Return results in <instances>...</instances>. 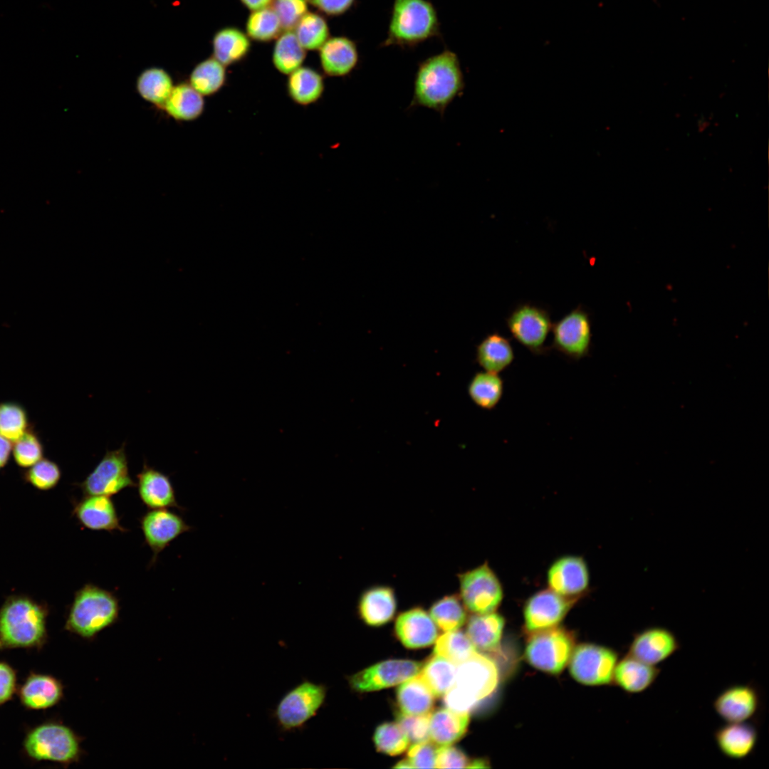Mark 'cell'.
<instances>
[{
	"mask_svg": "<svg viewBox=\"0 0 769 769\" xmlns=\"http://www.w3.org/2000/svg\"><path fill=\"white\" fill-rule=\"evenodd\" d=\"M85 496H112L121 491L136 486L130 475L125 443L115 449L107 451L93 471L78 483Z\"/></svg>",
	"mask_w": 769,
	"mask_h": 769,
	"instance_id": "obj_10",
	"label": "cell"
},
{
	"mask_svg": "<svg viewBox=\"0 0 769 769\" xmlns=\"http://www.w3.org/2000/svg\"><path fill=\"white\" fill-rule=\"evenodd\" d=\"M661 669L656 666L644 663L628 654L617 663L613 679L625 692L641 694L649 689L656 681Z\"/></svg>",
	"mask_w": 769,
	"mask_h": 769,
	"instance_id": "obj_26",
	"label": "cell"
},
{
	"mask_svg": "<svg viewBox=\"0 0 769 769\" xmlns=\"http://www.w3.org/2000/svg\"><path fill=\"white\" fill-rule=\"evenodd\" d=\"M394 768H413L412 764L410 763V762L409 761L408 759H404V760H402L398 762L394 766Z\"/></svg>",
	"mask_w": 769,
	"mask_h": 769,
	"instance_id": "obj_57",
	"label": "cell"
},
{
	"mask_svg": "<svg viewBox=\"0 0 769 769\" xmlns=\"http://www.w3.org/2000/svg\"><path fill=\"white\" fill-rule=\"evenodd\" d=\"M25 748L36 759L63 763L75 761L81 753L79 737L70 728L55 723L33 730L26 740Z\"/></svg>",
	"mask_w": 769,
	"mask_h": 769,
	"instance_id": "obj_11",
	"label": "cell"
},
{
	"mask_svg": "<svg viewBox=\"0 0 769 769\" xmlns=\"http://www.w3.org/2000/svg\"><path fill=\"white\" fill-rule=\"evenodd\" d=\"M248 36L236 28L219 30L212 40L214 58L221 63L230 66L241 61L250 49Z\"/></svg>",
	"mask_w": 769,
	"mask_h": 769,
	"instance_id": "obj_35",
	"label": "cell"
},
{
	"mask_svg": "<svg viewBox=\"0 0 769 769\" xmlns=\"http://www.w3.org/2000/svg\"><path fill=\"white\" fill-rule=\"evenodd\" d=\"M422 664L407 659H390L375 664L348 678L357 692L377 691L397 685L417 675Z\"/></svg>",
	"mask_w": 769,
	"mask_h": 769,
	"instance_id": "obj_14",
	"label": "cell"
},
{
	"mask_svg": "<svg viewBox=\"0 0 769 769\" xmlns=\"http://www.w3.org/2000/svg\"><path fill=\"white\" fill-rule=\"evenodd\" d=\"M486 763H485L484 760H474V761H473L471 763H469V765L468 768H488V765H486Z\"/></svg>",
	"mask_w": 769,
	"mask_h": 769,
	"instance_id": "obj_56",
	"label": "cell"
},
{
	"mask_svg": "<svg viewBox=\"0 0 769 769\" xmlns=\"http://www.w3.org/2000/svg\"><path fill=\"white\" fill-rule=\"evenodd\" d=\"M576 602L577 600L562 596L548 587L535 592L524 605L525 629L532 633L558 626Z\"/></svg>",
	"mask_w": 769,
	"mask_h": 769,
	"instance_id": "obj_15",
	"label": "cell"
},
{
	"mask_svg": "<svg viewBox=\"0 0 769 769\" xmlns=\"http://www.w3.org/2000/svg\"><path fill=\"white\" fill-rule=\"evenodd\" d=\"M573 649L571 633L555 626L531 633L525 647V657L533 666L558 674L567 664Z\"/></svg>",
	"mask_w": 769,
	"mask_h": 769,
	"instance_id": "obj_7",
	"label": "cell"
},
{
	"mask_svg": "<svg viewBox=\"0 0 769 769\" xmlns=\"http://www.w3.org/2000/svg\"><path fill=\"white\" fill-rule=\"evenodd\" d=\"M305 49L298 41L294 31H286L277 39L273 52V63L281 73L289 75L303 63Z\"/></svg>",
	"mask_w": 769,
	"mask_h": 769,
	"instance_id": "obj_39",
	"label": "cell"
},
{
	"mask_svg": "<svg viewBox=\"0 0 769 769\" xmlns=\"http://www.w3.org/2000/svg\"><path fill=\"white\" fill-rule=\"evenodd\" d=\"M438 748L433 742L413 743L407 753V759L413 768H433L436 766V758Z\"/></svg>",
	"mask_w": 769,
	"mask_h": 769,
	"instance_id": "obj_50",
	"label": "cell"
},
{
	"mask_svg": "<svg viewBox=\"0 0 769 769\" xmlns=\"http://www.w3.org/2000/svg\"><path fill=\"white\" fill-rule=\"evenodd\" d=\"M286 89L295 103L308 106L322 97L325 90L324 78L315 69L300 66L288 75Z\"/></svg>",
	"mask_w": 769,
	"mask_h": 769,
	"instance_id": "obj_31",
	"label": "cell"
},
{
	"mask_svg": "<svg viewBox=\"0 0 769 769\" xmlns=\"http://www.w3.org/2000/svg\"><path fill=\"white\" fill-rule=\"evenodd\" d=\"M145 542L152 552L151 565L174 540L191 530L183 518L167 508L150 509L140 518Z\"/></svg>",
	"mask_w": 769,
	"mask_h": 769,
	"instance_id": "obj_17",
	"label": "cell"
},
{
	"mask_svg": "<svg viewBox=\"0 0 769 769\" xmlns=\"http://www.w3.org/2000/svg\"><path fill=\"white\" fill-rule=\"evenodd\" d=\"M136 477L139 497L147 508L184 510L177 503L174 488L168 475L145 461Z\"/></svg>",
	"mask_w": 769,
	"mask_h": 769,
	"instance_id": "obj_21",
	"label": "cell"
},
{
	"mask_svg": "<svg viewBox=\"0 0 769 769\" xmlns=\"http://www.w3.org/2000/svg\"><path fill=\"white\" fill-rule=\"evenodd\" d=\"M459 598L473 614L495 612L503 598L502 584L488 563L458 575Z\"/></svg>",
	"mask_w": 769,
	"mask_h": 769,
	"instance_id": "obj_8",
	"label": "cell"
},
{
	"mask_svg": "<svg viewBox=\"0 0 769 769\" xmlns=\"http://www.w3.org/2000/svg\"><path fill=\"white\" fill-rule=\"evenodd\" d=\"M469 722V712L439 708L430 714L429 740L437 746H450L464 735Z\"/></svg>",
	"mask_w": 769,
	"mask_h": 769,
	"instance_id": "obj_30",
	"label": "cell"
},
{
	"mask_svg": "<svg viewBox=\"0 0 769 769\" xmlns=\"http://www.w3.org/2000/svg\"><path fill=\"white\" fill-rule=\"evenodd\" d=\"M357 44L345 36L328 38L320 48V61L324 73L332 77L350 74L359 63Z\"/></svg>",
	"mask_w": 769,
	"mask_h": 769,
	"instance_id": "obj_24",
	"label": "cell"
},
{
	"mask_svg": "<svg viewBox=\"0 0 769 769\" xmlns=\"http://www.w3.org/2000/svg\"><path fill=\"white\" fill-rule=\"evenodd\" d=\"M374 741L378 751L390 755L401 754L410 743L402 728L394 723L380 725L375 732Z\"/></svg>",
	"mask_w": 769,
	"mask_h": 769,
	"instance_id": "obj_45",
	"label": "cell"
},
{
	"mask_svg": "<svg viewBox=\"0 0 769 769\" xmlns=\"http://www.w3.org/2000/svg\"><path fill=\"white\" fill-rule=\"evenodd\" d=\"M498 683L495 663L477 652L457 664L454 686L475 705L490 696Z\"/></svg>",
	"mask_w": 769,
	"mask_h": 769,
	"instance_id": "obj_13",
	"label": "cell"
},
{
	"mask_svg": "<svg viewBox=\"0 0 769 769\" xmlns=\"http://www.w3.org/2000/svg\"><path fill=\"white\" fill-rule=\"evenodd\" d=\"M120 609L115 593L87 583L75 593L66 628L84 639H93L117 621Z\"/></svg>",
	"mask_w": 769,
	"mask_h": 769,
	"instance_id": "obj_3",
	"label": "cell"
},
{
	"mask_svg": "<svg viewBox=\"0 0 769 769\" xmlns=\"http://www.w3.org/2000/svg\"><path fill=\"white\" fill-rule=\"evenodd\" d=\"M504 625L503 617L496 612L473 614L467 621L466 634L476 649L495 652L500 645Z\"/></svg>",
	"mask_w": 769,
	"mask_h": 769,
	"instance_id": "obj_29",
	"label": "cell"
},
{
	"mask_svg": "<svg viewBox=\"0 0 769 769\" xmlns=\"http://www.w3.org/2000/svg\"><path fill=\"white\" fill-rule=\"evenodd\" d=\"M62 686L55 679L42 675L30 677L21 689L23 703L33 708H44L56 704L61 698Z\"/></svg>",
	"mask_w": 769,
	"mask_h": 769,
	"instance_id": "obj_36",
	"label": "cell"
},
{
	"mask_svg": "<svg viewBox=\"0 0 769 769\" xmlns=\"http://www.w3.org/2000/svg\"><path fill=\"white\" fill-rule=\"evenodd\" d=\"M281 28L277 14L269 7L253 11L246 22L248 36L259 41L272 40L278 35Z\"/></svg>",
	"mask_w": 769,
	"mask_h": 769,
	"instance_id": "obj_44",
	"label": "cell"
},
{
	"mask_svg": "<svg viewBox=\"0 0 769 769\" xmlns=\"http://www.w3.org/2000/svg\"><path fill=\"white\" fill-rule=\"evenodd\" d=\"M504 381L499 374L485 370L476 372L467 386L469 398L478 407L491 411L501 402Z\"/></svg>",
	"mask_w": 769,
	"mask_h": 769,
	"instance_id": "obj_34",
	"label": "cell"
},
{
	"mask_svg": "<svg viewBox=\"0 0 769 769\" xmlns=\"http://www.w3.org/2000/svg\"><path fill=\"white\" fill-rule=\"evenodd\" d=\"M546 581L549 589L577 600L588 592L590 587L587 562L582 557L575 555L559 557L548 567Z\"/></svg>",
	"mask_w": 769,
	"mask_h": 769,
	"instance_id": "obj_16",
	"label": "cell"
},
{
	"mask_svg": "<svg viewBox=\"0 0 769 769\" xmlns=\"http://www.w3.org/2000/svg\"><path fill=\"white\" fill-rule=\"evenodd\" d=\"M28 419L24 407L14 402L0 404V435L14 442L28 430Z\"/></svg>",
	"mask_w": 769,
	"mask_h": 769,
	"instance_id": "obj_43",
	"label": "cell"
},
{
	"mask_svg": "<svg viewBox=\"0 0 769 769\" xmlns=\"http://www.w3.org/2000/svg\"><path fill=\"white\" fill-rule=\"evenodd\" d=\"M73 513L80 525L91 530L110 533L115 530L122 533L127 531L120 523L110 496H84L75 503Z\"/></svg>",
	"mask_w": 769,
	"mask_h": 769,
	"instance_id": "obj_20",
	"label": "cell"
},
{
	"mask_svg": "<svg viewBox=\"0 0 769 769\" xmlns=\"http://www.w3.org/2000/svg\"><path fill=\"white\" fill-rule=\"evenodd\" d=\"M464 78L456 53L445 49L418 65L409 108L422 107L443 115L461 95Z\"/></svg>",
	"mask_w": 769,
	"mask_h": 769,
	"instance_id": "obj_1",
	"label": "cell"
},
{
	"mask_svg": "<svg viewBox=\"0 0 769 769\" xmlns=\"http://www.w3.org/2000/svg\"><path fill=\"white\" fill-rule=\"evenodd\" d=\"M761 695L752 684H737L723 689L714 699L713 708L726 723L753 718L761 706Z\"/></svg>",
	"mask_w": 769,
	"mask_h": 769,
	"instance_id": "obj_18",
	"label": "cell"
},
{
	"mask_svg": "<svg viewBox=\"0 0 769 769\" xmlns=\"http://www.w3.org/2000/svg\"><path fill=\"white\" fill-rule=\"evenodd\" d=\"M271 4L286 31L294 28L308 9L306 0H273Z\"/></svg>",
	"mask_w": 769,
	"mask_h": 769,
	"instance_id": "obj_48",
	"label": "cell"
},
{
	"mask_svg": "<svg viewBox=\"0 0 769 769\" xmlns=\"http://www.w3.org/2000/svg\"><path fill=\"white\" fill-rule=\"evenodd\" d=\"M757 727L747 721L726 723L713 733L718 750L727 758L741 760L750 756L758 743Z\"/></svg>",
	"mask_w": 769,
	"mask_h": 769,
	"instance_id": "obj_22",
	"label": "cell"
},
{
	"mask_svg": "<svg viewBox=\"0 0 769 769\" xmlns=\"http://www.w3.org/2000/svg\"><path fill=\"white\" fill-rule=\"evenodd\" d=\"M514 360L511 340L497 331L486 335L476 347V361L485 371L500 374Z\"/></svg>",
	"mask_w": 769,
	"mask_h": 769,
	"instance_id": "obj_27",
	"label": "cell"
},
{
	"mask_svg": "<svg viewBox=\"0 0 769 769\" xmlns=\"http://www.w3.org/2000/svg\"><path fill=\"white\" fill-rule=\"evenodd\" d=\"M440 34L438 13L430 1L394 0L382 46L412 48Z\"/></svg>",
	"mask_w": 769,
	"mask_h": 769,
	"instance_id": "obj_2",
	"label": "cell"
},
{
	"mask_svg": "<svg viewBox=\"0 0 769 769\" xmlns=\"http://www.w3.org/2000/svg\"><path fill=\"white\" fill-rule=\"evenodd\" d=\"M328 688L308 679L288 690L273 711V718L282 732L301 730L324 705Z\"/></svg>",
	"mask_w": 769,
	"mask_h": 769,
	"instance_id": "obj_5",
	"label": "cell"
},
{
	"mask_svg": "<svg viewBox=\"0 0 769 769\" xmlns=\"http://www.w3.org/2000/svg\"><path fill=\"white\" fill-rule=\"evenodd\" d=\"M250 10L256 11L268 7L273 0H241Z\"/></svg>",
	"mask_w": 769,
	"mask_h": 769,
	"instance_id": "obj_55",
	"label": "cell"
},
{
	"mask_svg": "<svg viewBox=\"0 0 769 769\" xmlns=\"http://www.w3.org/2000/svg\"><path fill=\"white\" fill-rule=\"evenodd\" d=\"M434 697L419 674L403 681L397 691L399 707L402 713L408 715L429 713Z\"/></svg>",
	"mask_w": 769,
	"mask_h": 769,
	"instance_id": "obj_32",
	"label": "cell"
},
{
	"mask_svg": "<svg viewBox=\"0 0 769 769\" xmlns=\"http://www.w3.org/2000/svg\"><path fill=\"white\" fill-rule=\"evenodd\" d=\"M617 659V653L612 649L580 644L573 649L570 656V673L575 680L584 684H608L613 680Z\"/></svg>",
	"mask_w": 769,
	"mask_h": 769,
	"instance_id": "obj_12",
	"label": "cell"
},
{
	"mask_svg": "<svg viewBox=\"0 0 769 769\" xmlns=\"http://www.w3.org/2000/svg\"><path fill=\"white\" fill-rule=\"evenodd\" d=\"M323 12L331 15L343 14L353 6L355 0H310Z\"/></svg>",
	"mask_w": 769,
	"mask_h": 769,
	"instance_id": "obj_52",
	"label": "cell"
},
{
	"mask_svg": "<svg viewBox=\"0 0 769 769\" xmlns=\"http://www.w3.org/2000/svg\"><path fill=\"white\" fill-rule=\"evenodd\" d=\"M61 477L59 466L54 461L42 459L28 468L27 481L39 490H50L57 486Z\"/></svg>",
	"mask_w": 769,
	"mask_h": 769,
	"instance_id": "obj_47",
	"label": "cell"
},
{
	"mask_svg": "<svg viewBox=\"0 0 769 769\" xmlns=\"http://www.w3.org/2000/svg\"><path fill=\"white\" fill-rule=\"evenodd\" d=\"M681 649L676 635L659 626L647 627L634 634L628 654L648 664L656 666L672 656Z\"/></svg>",
	"mask_w": 769,
	"mask_h": 769,
	"instance_id": "obj_19",
	"label": "cell"
},
{
	"mask_svg": "<svg viewBox=\"0 0 769 769\" xmlns=\"http://www.w3.org/2000/svg\"><path fill=\"white\" fill-rule=\"evenodd\" d=\"M11 451V442L0 435V469L7 464Z\"/></svg>",
	"mask_w": 769,
	"mask_h": 769,
	"instance_id": "obj_54",
	"label": "cell"
},
{
	"mask_svg": "<svg viewBox=\"0 0 769 769\" xmlns=\"http://www.w3.org/2000/svg\"><path fill=\"white\" fill-rule=\"evenodd\" d=\"M294 33L306 50L320 49L329 37V28L321 16L307 12L295 26Z\"/></svg>",
	"mask_w": 769,
	"mask_h": 769,
	"instance_id": "obj_42",
	"label": "cell"
},
{
	"mask_svg": "<svg viewBox=\"0 0 769 769\" xmlns=\"http://www.w3.org/2000/svg\"><path fill=\"white\" fill-rule=\"evenodd\" d=\"M11 453L19 466L29 468L43 459V446L38 435L28 430L14 442Z\"/></svg>",
	"mask_w": 769,
	"mask_h": 769,
	"instance_id": "obj_46",
	"label": "cell"
},
{
	"mask_svg": "<svg viewBox=\"0 0 769 769\" xmlns=\"http://www.w3.org/2000/svg\"><path fill=\"white\" fill-rule=\"evenodd\" d=\"M361 619L367 625L379 627L392 619L397 610L394 590L387 585H376L365 590L357 605Z\"/></svg>",
	"mask_w": 769,
	"mask_h": 769,
	"instance_id": "obj_25",
	"label": "cell"
},
{
	"mask_svg": "<svg viewBox=\"0 0 769 769\" xmlns=\"http://www.w3.org/2000/svg\"><path fill=\"white\" fill-rule=\"evenodd\" d=\"M205 110L204 96L186 81L174 85L161 110L177 122L198 119Z\"/></svg>",
	"mask_w": 769,
	"mask_h": 769,
	"instance_id": "obj_28",
	"label": "cell"
},
{
	"mask_svg": "<svg viewBox=\"0 0 769 769\" xmlns=\"http://www.w3.org/2000/svg\"><path fill=\"white\" fill-rule=\"evenodd\" d=\"M512 338L535 355L550 350L546 341L553 323L549 310L531 303L518 304L505 319Z\"/></svg>",
	"mask_w": 769,
	"mask_h": 769,
	"instance_id": "obj_6",
	"label": "cell"
},
{
	"mask_svg": "<svg viewBox=\"0 0 769 769\" xmlns=\"http://www.w3.org/2000/svg\"><path fill=\"white\" fill-rule=\"evenodd\" d=\"M15 675L6 664L0 663V703L8 700L14 690Z\"/></svg>",
	"mask_w": 769,
	"mask_h": 769,
	"instance_id": "obj_53",
	"label": "cell"
},
{
	"mask_svg": "<svg viewBox=\"0 0 769 769\" xmlns=\"http://www.w3.org/2000/svg\"><path fill=\"white\" fill-rule=\"evenodd\" d=\"M469 763L466 755L455 747L444 746L438 748L436 768H468Z\"/></svg>",
	"mask_w": 769,
	"mask_h": 769,
	"instance_id": "obj_51",
	"label": "cell"
},
{
	"mask_svg": "<svg viewBox=\"0 0 769 769\" xmlns=\"http://www.w3.org/2000/svg\"><path fill=\"white\" fill-rule=\"evenodd\" d=\"M226 81V66L212 57L197 63L190 73L187 82L199 93L207 97L217 93Z\"/></svg>",
	"mask_w": 769,
	"mask_h": 769,
	"instance_id": "obj_37",
	"label": "cell"
},
{
	"mask_svg": "<svg viewBox=\"0 0 769 769\" xmlns=\"http://www.w3.org/2000/svg\"><path fill=\"white\" fill-rule=\"evenodd\" d=\"M551 331L553 341L550 350L574 361L590 355L592 320L590 313L581 304L553 323Z\"/></svg>",
	"mask_w": 769,
	"mask_h": 769,
	"instance_id": "obj_9",
	"label": "cell"
},
{
	"mask_svg": "<svg viewBox=\"0 0 769 769\" xmlns=\"http://www.w3.org/2000/svg\"><path fill=\"white\" fill-rule=\"evenodd\" d=\"M435 642L434 654L441 656L456 665L476 652L467 634L459 629L446 632Z\"/></svg>",
	"mask_w": 769,
	"mask_h": 769,
	"instance_id": "obj_41",
	"label": "cell"
},
{
	"mask_svg": "<svg viewBox=\"0 0 769 769\" xmlns=\"http://www.w3.org/2000/svg\"><path fill=\"white\" fill-rule=\"evenodd\" d=\"M466 610L458 595H449L434 602L429 614L437 627L444 632H449L457 630L464 624Z\"/></svg>",
	"mask_w": 769,
	"mask_h": 769,
	"instance_id": "obj_40",
	"label": "cell"
},
{
	"mask_svg": "<svg viewBox=\"0 0 769 769\" xmlns=\"http://www.w3.org/2000/svg\"><path fill=\"white\" fill-rule=\"evenodd\" d=\"M394 629L400 642L409 649L428 647L438 637L436 625L429 614L418 607L400 613Z\"/></svg>",
	"mask_w": 769,
	"mask_h": 769,
	"instance_id": "obj_23",
	"label": "cell"
},
{
	"mask_svg": "<svg viewBox=\"0 0 769 769\" xmlns=\"http://www.w3.org/2000/svg\"><path fill=\"white\" fill-rule=\"evenodd\" d=\"M430 713L422 715H408L399 713L397 723L402 728L412 743L429 741Z\"/></svg>",
	"mask_w": 769,
	"mask_h": 769,
	"instance_id": "obj_49",
	"label": "cell"
},
{
	"mask_svg": "<svg viewBox=\"0 0 769 769\" xmlns=\"http://www.w3.org/2000/svg\"><path fill=\"white\" fill-rule=\"evenodd\" d=\"M457 665L434 654L419 673L435 697L444 696L455 684Z\"/></svg>",
	"mask_w": 769,
	"mask_h": 769,
	"instance_id": "obj_38",
	"label": "cell"
},
{
	"mask_svg": "<svg viewBox=\"0 0 769 769\" xmlns=\"http://www.w3.org/2000/svg\"><path fill=\"white\" fill-rule=\"evenodd\" d=\"M174 85L172 78L167 70L159 67H150L137 76L135 88L145 101L161 110Z\"/></svg>",
	"mask_w": 769,
	"mask_h": 769,
	"instance_id": "obj_33",
	"label": "cell"
},
{
	"mask_svg": "<svg viewBox=\"0 0 769 769\" xmlns=\"http://www.w3.org/2000/svg\"><path fill=\"white\" fill-rule=\"evenodd\" d=\"M45 634V613L31 600L10 599L0 610V639L10 647H29L40 642Z\"/></svg>",
	"mask_w": 769,
	"mask_h": 769,
	"instance_id": "obj_4",
	"label": "cell"
}]
</instances>
